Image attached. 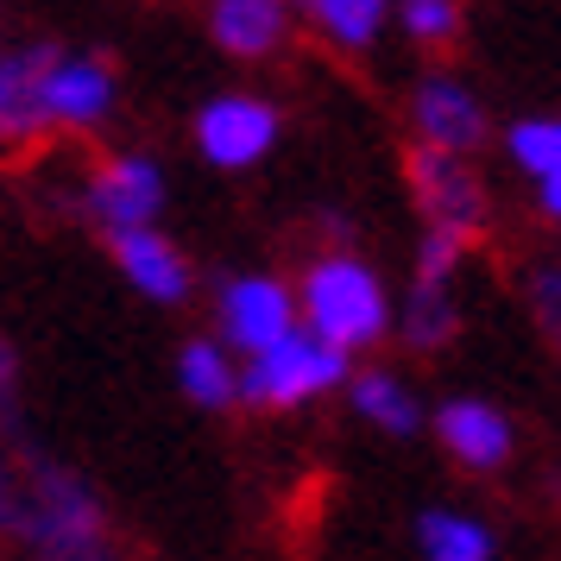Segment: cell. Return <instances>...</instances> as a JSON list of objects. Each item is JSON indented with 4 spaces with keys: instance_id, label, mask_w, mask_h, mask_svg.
Instances as JSON below:
<instances>
[{
    "instance_id": "cell-1",
    "label": "cell",
    "mask_w": 561,
    "mask_h": 561,
    "mask_svg": "<svg viewBox=\"0 0 561 561\" xmlns=\"http://www.w3.org/2000/svg\"><path fill=\"white\" fill-rule=\"evenodd\" d=\"M304 316L329 347H373L385 334V290L359 259H322L304 278Z\"/></svg>"
},
{
    "instance_id": "cell-2",
    "label": "cell",
    "mask_w": 561,
    "mask_h": 561,
    "mask_svg": "<svg viewBox=\"0 0 561 561\" xmlns=\"http://www.w3.org/2000/svg\"><path fill=\"white\" fill-rule=\"evenodd\" d=\"M341 385V347H329L322 334H290L284 329L272 347H259L253 366L233 379V391L247 398V404H265V410H290L316 398V391H329Z\"/></svg>"
},
{
    "instance_id": "cell-3",
    "label": "cell",
    "mask_w": 561,
    "mask_h": 561,
    "mask_svg": "<svg viewBox=\"0 0 561 561\" xmlns=\"http://www.w3.org/2000/svg\"><path fill=\"white\" fill-rule=\"evenodd\" d=\"M404 183L416 190V208L435 228H455V233L485 228V183L460 164V152H442V146L404 152Z\"/></svg>"
},
{
    "instance_id": "cell-4",
    "label": "cell",
    "mask_w": 561,
    "mask_h": 561,
    "mask_svg": "<svg viewBox=\"0 0 561 561\" xmlns=\"http://www.w3.org/2000/svg\"><path fill=\"white\" fill-rule=\"evenodd\" d=\"M57 51L32 45V51L0 57V146H38L57 127L45 107V77H51Z\"/></svg>"
},
{
    "instance_id": "cell-5",
    "label": "cell",
    "mask_w": 561,
    "mask_h": 561,
    "mask_svg": "<svg viewBox=\"0 0 561 561\" xmlns=\"http://www.w3.org/2000/svg\"><path fill=\"white\" fill-rule=\"evenodd\" d=\"M272 139H278V114H272V102H259V95H221V102L196 121V146H203L215 164H228V171L265 158Z\"/></svg>"
},
{
    "instance_id": "cell-6",
    "label": "cell",
    "mask_w": 561,
    "mask_h": 561,
    "mask_svg": "<svg viewBox=\"0 0 561 561\" xmlns=\"http://www.w3.org/2000/svg\"><path fill=\"white\" fill-rule=\"evenodd\" d=\"M164 203V178H158L152 158H107L89 178V208L102 215L107 228H139L152 221Z\"/></svg>"
},
{
    "instance_id": "cell-7",
    "label": "cell",
    "mask_w": 561,
    "mask_h": 561,
    "mask_svg": "<svg viewBox=\"0 0 561 561\" xmlns=\"http://www.w3.org/2000/svg\"><path fill=\"white\" fill-rule=\"evenodd\" d=\"M107 240H114L121 272H127L152 304H183V290H190V265H183V253L164 240V233H152V221H139V228H107Z\"/></svg>"
},
{
    "instance_id": "cell-8",
    "label": "cell",
    "mask_w": 561,
    "mask_h": 561,
    "mask_svg": "<svg viewBox=\"0 0 561 561\" xmlns=\"http://www.w3.org/2000/svg\"><path fill=\"white\" fill-rule=\"evenodd\" d=\"M221 329H228V341L240 354L272 347L290 329V290L278 278H233L228 297H221Z\"/></svg>"
},
{
    "instance_id": "cell-9",
    "label": "cell",
    "mask_w": 561,
    "mask_h": 561,
    "mask_svg": "<svg viewBox=\"0 0 561 561\" xmlns=\"http://www.w3.org/2000/svg\"><path fill=\"white\" fill-rule=\"evenodd\" d=\"M416 133H423V146H442V152H473L485 139V114L460 82H423L416 89Z\"/></svg>"
},
{
    "instance_id": "cell-10",
    "label": "cell",
    "mask_w": 561,
    "mask_h": 561,
    "mask_svg": "<svg viewBox=\"0 0 561 561\" xmlns=\"http://www.w3.org/2000/svg\"><path fill=\"white\" fill-rule=\"evenodd\" d=\"M435 430H442V442H448L467 467H505V455H511V423L492 404H473V398L442 404Z\"/></svg>"
},
{
    "instance_id": "cell-11",
    "label": "cell",
    "mask_w": 561,
    "mask_h": 561,
    "mask_svg": "<svg viewBox=\"0 0 561 561\" xmlns=\"http://www.w3.org/2000/svg\"><path fill=\"white\" fill-rule=\"evenodd\" d=\"M107 102H114L107 64H64V57L51 64V77H45V107H51V121L89 127V121L107 114Z\"/></svg>"
},
{
    "instance_id": "cell-12",
    "label": "cell",
    "mask_w": 561,
    "mask_h": 561,
    "mask_svg": "<svg viewBox=\"0 0 561 561\" xmlns=\"http://www.w3.org/2000/svg\"><path fill=\"white\" fill-rule=\"evenodd\" d=\"M208 26L221 38V51L233 57H265L284 38V0H215Z\"/></svg>"
},
{
    "instance_id": "cell-13",
    "label": "cell",
    "mask_w": 561,
    "mask_h": 561,
    "mask_svg": "<svg viewBox=\"0 0 561 561\" xmlns=\"http://www.w3.org/2000/svg\"><path fill=\"white\" fill-rule=\"evenodd\" d=\"M455 304H448V290L442 284H423L416 278V290H410V304H404V334H410V347H423V354H435V347H448L455 341Z\"/></svg>"
},
{
    "instance_id": "cell-14",
    "label": "cell",
    "mask_w": 561,
    "mask_h": 561,
    "mask_svg": "<svg viewBox=\"0 0 561 561\" xmlns=\"http://www.w3.org/2000/svg\"><path fill=\"white\" fill-rule=\"evenodd\" d=\"M178 373H183V391H190L203 410L233 404V373H228V354H221L215 341H190L183 359H178Z\"/></svg>"
},
{
    "instance_id": "cell-15",
    "label": "cell",
    "mask_w": 561,
    "mask_h": 561,
    "mask_svg": "<svg viewBox=\"0 0 561 561\" xmlns=\"http://www.w3.org/2000/svg\"><path fill=\"white\" fill-rule=\"evenodd\" d=\"M416 536H423L430 561H485L492 556V536L480 524H467V517H448V511H430L416 524Z\"/></svg>"
},
{
    "instance_id": "cell-16",
    "label": "cell",
    "mask_w": 561,
    "mask_h": 561,
    "mask_svg": "<svg viewBox=\"0 0 561 561\" xmlns=\"http://www.w3.org/2000/svg\"><path fill=\"white\" fill-rule=\"evenodd\" d=\"M354 404H359V416H373V423L391 430V435L416 430V404H410V391L398 379H385V373H359L354 379Z\"/></svg>"
},
{
    "instance_id": "cell-17",
    "label": "cell",
    "mask_w": 561,
    "mask_h": 561,
    "mask_svg": "<svg viewBox=\"0 0 561 561\" xmlns=\"http://www.w3.org/2000/svg\"><path fill=\"white\" fill-rule=\"evenodd\" d=\"M385 7H391V0H316L309 13H316V20H322L341 45H373Z\"/></svg>"
},
{
    "instance_id": "cell-18",
    "label": "cell",
    "mask_w": 561,
    "mask_h": 561,
    "mask_svg": "<svg viewBox=\"0 0 561 561\" xmlns=\"http://www.w3.org/2000/svg\"><path fill=\"white\" fill-rule=\"evenodd\" d=\"M511 158L542 178V171H556L561 164V121H524V127H511Z\"/></svg>"
},
{
    "instance_id": "cell-19",
    "label": "cell",
    "mask_w": 561,
    "mask_h": 561,
    "mask_svg": "<svg viewBox=\"0 0 561 561\" xmlns=\"http://www.w3.org/2000/svg\"><path fill=\"white\" fill-rule=\"evenodd\" d=\"M460 253H467V233L430 228V240H423V259H416V278H423V284H442V278L460 265Z\"/></svg>"
},
{
    "instance_id": "cell-20",
    "label": "cell",
    "mask_w": 561,
    "mask_h": 561,
    "mask_svg": "<svg viewBox=\"0 0 561 561\" xmlns=\"http://www.w3.org/2000/svg\"><path fill=\"white\" fill-rule=\"evenodd\" d=\"M404 26L416 32V38H455L460 32V7L455 0H404Z\"/></svg>"
},
{
    "instance_id": "cell-21",
    "label": "cell",
    "mask_w": 561,
    "mask_h": 561,
    "mask_svg": "<svg viewBox=\"0 0 561 561\" xmlns=\"http://www.w3.org/2000/svg\"><path fill=\"white\" fill-rule=\"evenodd\" d=\"M536 322H542V334L556 341V354H561V272L536 278Z\"/></svg>"
},
{
    "instance_id": "cell-22",
    "label": "cell",
    "mask_w": 561,
    "mask_h": 561,
    "mask_svg": "<svg viewBox=\"0 0 561 561\" xmlns=\"http://www.w3.org/2000/svg\"><path fill=\"white\" fill-rule=\"evenodd\" d=\"M38 561H121V556H114L107 530H95V536H77V542H57V549H38Z\"/></svg>"
},
{
    "instance_id": "cell-23",
    "label": "cell",
    "mask_w": 561,
    "mask_h": 561,
    "mask_svg": "<svg viewBox=\"0 0 561 561\" xmlns=\"http://www.w3.org/2000/svg\"><path fill=\"white\" fill-rule=\"evenodd\" d=\"M0 410H20V354L0 341Z\"/></svg>"
},
{
    "instance_id": "cell-24",
    "label": "cell",
    "mask_w": 561,
    "mask_h": 561,
    "mask_svg": "<svg viewBox=\"0 0 561 561\" xmlns=\"http://www.w3.org/2000/svg\"><path fill=\"white\" fill-rule=\"evenodd\" d=\"M536 183H542V215H556V221H561V164H556V171H542Z\"/></svg>"
},
{
    "instance_id": "cell-25",
    "label": "cell",
    "mask_w": 561,
    "mask_h": 561,
    "mask_svg": "<svg viewBox=\"0 0 561 561\" xmlns=\"http://www.w3.org/2000/svg\"><path fill=\"white\" fill-rule=\"evenodd\" d=\"M284 7H304V13H309V7H316V0H284Z\"/></svg>"
}]
</instances>
